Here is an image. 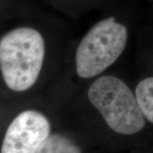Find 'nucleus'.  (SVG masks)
<instances>
[{
    "label": "nucleus",
    "instance_id": "obj_1",
    "mask_svg": "<svg viewBox=\"0 0 153 153\" xmlns=\"http://www.w3.org/2000/svg\"><path fill=\"white\" fill-rule=\"evenodd\" d=\"M45 44L42 34L29 27L5 33L0 40V68L12 91L24 92L38 80L44 65Z\"/></svg>",
    "mask_w": 153,
    "mask_h": 153
},
{
    "label": "nucleus",
    "instance_id": "obj_2",
    "mask_svg": "<svg viewBox=\"0 0 153 153\" xmlns=\"http://www.w3.org/2000/svg\"><path fill=\"white\" fill-rule=\"evenodd\" d=\"M88 99L116 133L131 135L145 127L146 117L135 94L117 76L98 77L88 90Z\"/></svg>",
    "mask_w": 153,
    "mask_h": 153
},
{
    "label": "nucleus",
    "instance_id": "obj_3",
    "mask_svg": "<svg viewBox=\"0 0 153 153\" xmlns=\"http://www.w3.org/2000/svg\"><path fill=\"white\" fill-rule=\"evenodd\" d=\"M128 29L116 18L99 21L82 38L76 51V72L88 79L101 74L123 53Z\"/></svg>",
    "mask_w": 153,
    "mask_h": 153
},
{
    "label": "nucleus",
    "instance_id": "obj_4",
    "mask_svg": "<svg viewBox=\"0 0 153 153\" xmlns=\"http://www.w3.org/2000/svg\"><path fill=\"white\" fill-rule=\"evenodd\" d=\"M50 134V123L41 112L27 110L10 123L2 143L1 153H38Z\"/></svg>",
    "mask_w": 153,
    "mask_h": 153
},
{
    "label": "nucleus",
    "instance_id": "obj_5",
    "mask_svg": "<svg viewBox=\"0 0 153 153\" xmlns=\"http://www.w3.org/2000/svg\"><path fill=\"white\" fill-rule=\"evenodd\" d=\"M38 153H82L70 138L61 134H52L40 146Z\"/></svg>",
    "mask_w": 153,
    "mask_h": 153
},
{
    "label": "nucleus",
    "instance_id": "obj_6",
    "mask_svg": "<svg viewBox=\"0 0 153 153\" xmlns=\"http://www.w3.org/2000/svg\"><path fill=\"white\" fill-rule=\"evenodd\" d=\"M134 94L146 119L153 123V76L139 82Z\"/></svg>",
    "mask_w": 153,
    "mask_h": 153
}]
</instances>
